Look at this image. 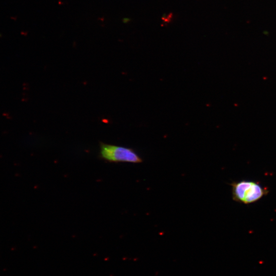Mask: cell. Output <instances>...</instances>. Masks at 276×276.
Here are the masks:
<instances>
[{"label": "cell", "instance_id": "obj_1", "mask_svg": "<svg viewBox=\"0 0 276 276\" xmlns=\"http://www.w3.org/2000/svg\"><path fill=\"white\" fill-rule=\"evenodd\" d=\"M231 186L233 200L244 205L257 202L269 193L267 187L254 181L234 182L231 184Z\"/></svg>", "mask_w": 276, "mask_h": 276}, {"label": "cell", "instance_id": "obj_2", "mask_svg": "<svg viewBox=\"0 0 276 276\" xmlns=\"http://www.w3.org/2000/svg\"><path fill=\"white\" fill-rule=\"evenodd\" d=\"M101 158L110 162L141 163L143 160L136 151L131 148L100 143Z\"/></svg>", "mask_w": 276, "mask_h": 276}]
</instances>
